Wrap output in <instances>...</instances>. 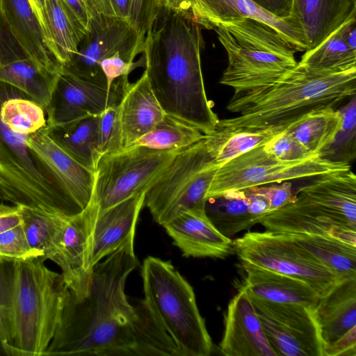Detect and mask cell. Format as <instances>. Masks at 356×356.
Instances as JSON below:
<instances>
[{
    "mask_svg": "<svg viewBox=\"0 0 356 356\" xmlns=\"http://www.w3.org/2000/svg\"><path fill=\"white\" fill-rule=\"evenodd\" d=\"M356 69L323 73L296 66L274 83L234 94L227 109L239 113L216 128L266 129L288 126L309 112L337 106L355 96Z\"/></svg>",
    "mask_w": 356,
    "mask_h": 356,
    "instance_id": "cell-5",
    "label": "cell"
},
{
    "mask_svg": "<svg viewBox=\"0 0 356 356\" xmlns=\"http://www.w3.org/2000/svg\"><path fill=\"white\" fill-rule=\"evenodd\" d=\"M219 344L227 356H277L270 346L261 321L246 291L241 287L230 300L224 318Z\"/></svg>",
    "mask_w": 356,
    "mask_h": 356,
    "instance_id": "cell-17",
    "label": "cell"
},
{
    "mask_svg": "<svg viewBox=\"0 0 356 356\" xmlns=\"http://www.w3.org/2000/svg\"><path fill=\"white\" fill-rule=\"evenodd\" d=\"M59 72L50 71L29 57L0 64V81L24 92L47 110Z\"/></svg>",
    "mask_w": 356,
    "mask_h": 356,
    "instance_id": "cell-32",
    "label": "cell"
},
{
    "mask_svg": "<svg viewBox=\"0 0 356 356\" xmlns=\"http://www.w3.org/2000/svg\"><path fill=\"white\" fill-rule=\"evenodd\" d=\"M270 14L282 19L290 17L293 0H250Z\"/></svg>",
    "mask_w": 356,
    "mask_h": 356,
    "instance_id": "cell-48",
    "label": "cell"
},
{
    "mask_svg": "<svg viewBox=\"0 0 356 356\" xmlns=\"http://www.w3.org/2000/svg\"><path fill=\"white\" fill-rule=\"evenodd\" d=\"M28 57L13 35L0 7V64Z\"/></svg>",
    "mask_w": 356,
    "mask_h": 356,
    "instance_id": "cell-45",
    "label": "cell"
},
{
    "mask_svg": "<svg viewBox=\"0 0 356 356\" xmlns=\"http://www.w3.org/2000/svg\"><path fill=\"white\" fill-rule=\"evenodd\" d=\"M204 138V134L194 126L165 114L148 133L130 147L143 146L160 150L180 151Z\"/></svg>",
    "mask_w": 356,
    "mask_h": 356,
    "instance_id": "cell-37",
    "label": "cell"
},
{
    "mask_svg": "<svg viewBox=\"0 0 356 356\" xmlns=\"http://www.w3.org/2000/svg\"><path fill=\"white\" fill-rule=\"evenodd\" d=\"M143 51V44L127 20L97 15L90 19L75 56L62 69L107 87L101 61L118 52L124 60L132 62Z\"/></svg>",
    "mask_w": 356,
    "mask_h": 356,
    "instance_id": "cell-13",
    "label": "cell"
},
{
    "mask_svg": "<svg viewBox=\"0 0 356 356\" xmlns=\"http://www.w3.org/2000/svg\"><path fill=\"white\" fill-rule=\"evenodd\" d=\"M297 195L327 216L356 230V176L350 170L314 177Z\"/></svg>",
    "mask_w": 356,
    "mask_h": 356,
    "instance_id": "cell-21",
    "label": "cell"
},
{
    "mask_svg": "<svg viewBox=\"0 0 356 356\" xmlns=\"http://www.w3.org/2000/svg\"><path fill=\"white\" fill-rule=\"evenodd\" d=\"M178 152L134 146L102 156L94 172L92 197L98 213L146 190Z\"/></svg>",
    "mask_w": 356,
    "mask_h": 356,
    "instance_id": "cell-11",
    "label": "cell"
},
{
    "mask_svg": "<svg viewBox=\"0 0 356 356\" xmlns=\"http://www.w3.org/2000/svg\"><path fill=\"white\" fill-rule=\"evenodd\" d=\"M0 256L26 259L42 256V254L30 246L21 223L0 234Z\"/></svg>",
    "mask_w": 356,
    "mask_h": 356,
    "instance_id": "cell-40",
    "label": "cell"
},
{
    "mask_svg": "<svg viewBox=\"0 0 356 356\" xmlns=\"http://www.w3.org/2000/svg\"><path fill=\"white\" fill-rule=\"evenodd\" d=\"M0 355H6L7 356L6 349L4 348V346L3 344L1 337H0Z\"/></svg>",
    "mask_w": 356,
    "mask_h": 356,
    "instance_id": "cell-53",
    "label": "cell"
},
{
    "mask_svg": "<svg viewBox=\"0 0 356 356\" xmlns=\"http://www.w3.org/2000/svg\"><path fill=\"white\" fill-rule=\"evenodd\" d=\"M141 275L144 302L178 348L181 356H208L211 338L193 287L169 261L149 256Z\"/></svg>",
    "mask_w": 356,
    "mask_h": 356,
    "instance_id": "cell-7",
    "label": "cell"
},
{
    "mask_svg": "<svg viewBox=\"0 0 356 356\" xmlns=\"http://www.w3.org/2000/svg\"><path fill=\"white\" fill-rule=\"evenodd\" d=\"M163 227L185 257L224 259L234 252L233 241L215 227L204 206L189 209Z\"/></svg>",
    "mask_w": 356,
    "mask_h": 356,
    "instance_id": "cell-18",
    "label": "cell"
},
{
    "mask_svg": "<svg viewBox=\"0 0 356 356\" xmlns=\"http://www.w3.org/2000/svg\"><path fill=\"white\" fill-rule=\"evenodd\" d=\"M45 260L0 256V337L7 356H43L60 321L70 290Z\"/></svg>",
    "mask_w": 356,
    "mask_h": 356,
    "instance_id": "cell-4",
    "label": "cell"
},
{
    "mask_svg": "<svg viewBox=\"0 0 356 356\" xmlns=\"http://www.w3.org/2000/svg\"><path fill=\"white\" fill-rule=\"evenodd\" d=\"M134 241L94 266L87 297L69 291L43 356H181L144 300L133 306L127 299L126 280L138 264Z\"/></svg>",
    "mask_w": 356,
    "mask_h": 356,
    "instance_id": "cell-1",
    "label": "cell"
},
{
    "mask_svg": "<svg viewBox=\"0 0 356 356\" xmlns=\"http://www.w3.org/2000/svg\"><path fill=\"white\" fill-rule=\"evenodd\" d=\"M145 66L144 56L136 62H130L122 58L118 52L104 58L100 63V67L106 77L108 90L114 81L119 77L128 76L136 68Z\"/></svg>",
    "mask_w": 356,
    "mask_h": 356,
    "instance_id": "cell-43",
    "label": "cell"
},
{
    "mask_svg": "<svg viewBox=\"0 0 356 356\" xmlns=\"http://www.w3.org/2000/svg\"><path fill=\"white\" fill-rule=\"evenodd\" d=\"M119 113L123 149L148 133L165 114L145 72L136 81L127 85Z\"/></svg>",
    "mask_w": 356,
    "mask_h": 356,
    "instance_id": "cell-25",
    "label": "cell"
},
{
    "mask_svg": "<svg viewBox=\"0 0 356 356\" xmlns=\"http://www.w3.org/2000/svg\"><path fill=\"white\" fill-rule=\"evenodd\" d=\"M191 15L198 24L208 29L236 18L257 19L276 29L296 51L307 49L301 29L292 18L280 19L250 0H195Z\"/></svg>",
    "mask_w": 356,
    "mask_h": 356,
    "instance_id": "cell-19",
    "label": "cell"
},
{
    "mask_svg": "<svg viewBox=\"0 0 356 356\" xmlns=\"http://www.w3.org/2000/svg\"><path fill=\"white\" fill-rule=\"evenodd\" d=\"M88 1L95 15L128 21L131 0H88Z\"/></svg>",
    "mask_w": 356,
    "mask_h": 356,
    "instance_id": "cell-46",
    "label": "cell"
},
{
    "mask_svg": "<svg viewBox=\"0 0 356 356\" xmlns=\"http://www.w3.org/2000/svg\"><path fill=\"white\" fill-rule=\"evenodd\" d=\"M212 29L228 56L220 83L232 88L234 94L270 86L298 63L294 47L276 29L259 20L236 18Z\"/></svg>",
    "mask_w": 356,
    "mask_h": 356,
    "instance_id": "cell-6",
    "label": "cell"
},
{
    "mask_svg": "<svg viewBox=\"0 0 356 356\" xmlns=\"http://www.w3.org/2000/svg\"><path fill=\"white\" fill-rule=\"evenodd\" d=\"M354 17L356 0H293L290 15L301 29L306 51L317 47Z\"/></svg>",
    "mask_w": 356,
    "mask_h": 356,
    "instance_id": "cell-23",
    "label": "cell"
},
{
    "mask_svg": "<svg viewBox=\"0 0 356 356\" xmlns=\"http://www.w3.org/2000/svg\"><path fill=\"white\" fill-rule=\"evenodd\" d=\"M194 2L195 0H158L161 10L184 15L191 14Z\"/></svg>",
    "mask_w": 356,
    "mask_h": 356,
    "instance_id": "cell-51",
    "label": "cell"
},
{
    "mask_svg": "<svg viewBox=\"0 0 356 356\" xmlns=\"http://www.w3.org/2000/svg\"><path fill=\"white\" fill-rule=\"evenodd\" d=\"M79 20L88 30L90 19L97 15L92 11L88 0H63Z\"/></svg>",
    "mask_w": 356,
    "mask_h": 356,
    "instance_id": "cell-50",
    "label": "cell"
},
{
    "mask_svg": "<svg viewBox=\"0 0 356 356\" xmlns=\"http://www.w3.org/2000/svg\"><path fill=\"white\" fill-rule=\"evenodd\" d=\"M161 11L158 0H131L130 15L127 22L137 32L143 44Z\"/></svg>",
    "mask_w": 356,
    "mask_h": 356,
    "instance_id": "cell-41",
    "label": "cell"
},
{
    "mask_svg": "<svg viewBox=\"0 0 356 356\" xmlns=\"http://www.w3.org/2000/svg\"><path fill=\"white\" fill-rule=\"evenodd\" d=\"M247 293L277 356H324L316 307L269 302Z\"/></svg>",
    "mask_w": 356,
    "mask_h": 356,
    "instance_id": "cell-12",
    "label": "cell"
},
{
    "mask_svg": "<svg viewBox=\"0 0 356 356\" xmlns=\"http://www.w3.org/2000/svg\"><path fill=\"white\" fill-rule=\"evenodd\" d=\"M28 1L37 16L46 38L45 0H28Z\"/></svg>",
    "mask_w": 356,
    "mask_h": 356,
    "instance_id": "cell-52",
    "label": "cell"
},
{
    "mask_svg": "<svg viewBox=\"0 0 356 356\" xmlns=\"http://www.w3.org/2000/svg\"><path fill=\"white\" fill-rule=\"evenodd\" d=\"M22 225L30 246L54 261L68 216L20 206Z\"/></svg>",
    "mask_w": 356,
    "mask_h": 356,
    "instance_id": "cell-35",
    "label": "cell"
},
{
    "mask_svg": "<svg viewBox=\"0 0 356 356\" xmlns=\"http://www.w3.org/2000/svg\"><path fill=\"white\" fill-rule=\"evenodd\" d=\"M233 245L241 261L302 280L320 298L346 280L283 234L248 232Z\"/></svg>",
    "mask_w": 356,
    "mask_h": 356,
    "instance_id": "cell-10",
    "label": "cell"
},
{
    "mask_svg": "<svg viewBox=\"0 0 356 356\" xmlns=\"http://www.w3.org/2000/svg\"><path fill=\"white\" fill-rule=\"evenodd\" d=\"M128 76L107 87L81 79L63 69L60 72L47 108L48 127L100 115L107 108L118 105L128 84Z\"/></svg>",
    "mask_w": 356,
    "mask_h": 356,
    "instance_id": "cell-14",
    "label": "cell"
},
{
    "mask_svg": "<svg viewBox=\"0 0 356 356\" xmlns=\"http://www.w3.org/2000/svg\"><path fill=\"white\" fill-rule=\"evenodd\" d=\"M219 167L204 139L180 150L147 186L144 206L162 226L189 209L204 206Z\"/></svg>",
    "mask_w": 356,
    "mask_h": 356,
    "instance_id": "cell-8",
    "label": "cell"
},
{
    "mask_svg": "<svg viewBox=\"0 0 356 356\" xmlns=\"http://www.w3.org/2000/svg\"><path fill=\"white\" fill-rule=\"evenodd\" d=\"M28 143L54 170L75 200L85 209L92 200L95 173L60 148L49 136L47 127L30 136Z\"/></svg>",
    "mask_w": 356,
    "mask_h": 356,
    "instance_id": "cell-26",
    "label": "cell"
},
{
    "mask_svg": "<svg viewBox=\"0 0 356 356\" xmlns=\"http://www.w3.org/2000/svg\"><path fill=\"white\" fill-rule=\"evenodd\" d=\"M289 126L266 129L216 128L211 134L204 135V141L214 162L221 166L257 146L264 145Z\"/></svg>",
    "mask_w": 356,
    "mask_h": 356,
    "instance_id": "cell-29",
    "label": "cell"
},
{
    "mask_svg": "<svg viewBox=\"0 0 356 356\" xmlns=\"http://www.w3.org/2000/svg\"><path fill=\"white\" fill-rule=\"evenodd\" d=\"M123 149L119 104L107 108L100 115L97 134L98 159Z\"/></svg>",
    "mask_w": 356,
    "mask_h": 356,
    "instance_id": "cell-39",
    "label": "cell"
},
{
    "mask_svg": "<svg viewBox=\"0 0 356 356\" xmlns=\"http://www.w3.org/2000/svg\"><path fill=\"white\" fill-rule=\"evenodd\" d=\"M240 266L244 272L241 287L257 298L316 307L320 297L305 281L245 261H241Z\"/></svg>",
    "mask_w": 356,
    "mask_h": 356,
    "instance_id": "cell-24",
    "label": "cell"
},
{
    "mask_svg": "<svg viewBox=\"0 0 356 356\" xmlns=\"http://www.w3.org/2000/svg\"><path fill=\"white\" fill-rule=\"evenodd\" d=\"M48 125L42 105L0 81V200L72 216L84 209L28 143L30 136Z\"/></svg>",
    "mask_w": 356,
    "mask_h": 356,
    "instance_id": "cell-2",
    "label": "cell"
},
{
    "mask_svg": "<svg viewBox=\"0 0 356 356\" xmlns=\"http://www.w3.org/2000/svg\"><path fill=\"white\" fill-rule=\"evenodd\" d=\"M204 211L215 227L228 238L258 224L257 218L249 211L243 190L207 197Z\"/></svg>",
    "mask_w": 356,
    "mask_h": 356,
    "instance_id": "cell-34",
    "label": "cell"
},
{
    "mask_svg": "<svg viewBox=\"0 0 356 356\" xmlns=\"http://www.w3.org/2000/svg\"><path fill=\"white\" fill-rule=\"evenodd\" d=\"M46 45L63 67L77 52L87 29L63 0H45Z\"/></svg>",
    "mask_w": 356,
    "mask_h": 356,
    "instance_id": "cell-28",
    "label": "cell"
},
{
    "mask_svg": "<svg viewBox=\"0 0 356 356\" xmlns=\"http://www.w3.org/2000/svg\"><path fill=\"white\" fill-rule=\"evenodd\" d=\"M3 18L28 57L43 67L59 72L62 66L49 52L43 29L28 0H0Z\"/></svg>",
    "mask_w": 356,
    "mask_h": 356,
    "instance_id": "cell-27",
    "label": "cell"
},
{
    "mask_svg": "<svg viewBox=\"0 0 356 356\" xmlns=\"http://www.w3.org/2000/svg\"><path fill=\"white\" fill-rule=\"evenodd\" d=\"M295 200L258 220L266 231L327 235L356 247V230L333 220L296 195Z\"/></svg>",
    "mask_w": 356,
    "mask_h": 356,
    "instance_id": "cell-20",
    "label": "cell"
},
{
    "mask_svg": "<svg viewBox=\"0 0 356 356\" xmlns=\"http://www.w3.org/2000/svg\"><path fill=\"white\" fill-rule=\"evenodd\" d=\"M202 37L191 14L161 10L143 43L145 72L165 114L204 135L218 122L207 99L201 67Z\"/></svg>",
    "mask_w": 356,
    "mask_h": 356,
    "instance_id": "cell-3",
    "label": "cell"
},
{
    "mask_svg": "<svg viewBox=\"0 0 356 356\" xmlns=\"http://www.w3.org/2000/svg\"><path fill=\"white\" fill-rule=\"evenodd\" d=\"M99 209L92 197L79 213L68 216L59 250L54 262L62 270L64 281L77 300L89 294L92 282V238Z\"/></svg>",
    "mask_w": 356,
    "mask_h": 356,
    "instance_id": "cell-15",
    "label": "cell"
},
{
    "mask_svg": "<svg viewBox=\"0 0 356 356\" xmlns=\"http://www.w3.org/2000/svg\"><path fill=\"white\" fill-rule=\"evenodd\" d=\"M350 169L348 163L332 161L321 154L299 161H280L259 145L220 166L207 198L228 191L316 177Z\"/></svg>",
    "mask_w": 356,
    "mask_h": 356,
    "instance_id": "cell-9",
    "label": "cell"
},
{
    "mask_svg": "<svg viewBox=\"0 0 356 356\" xmlns=\"http://www.w3.org/2000/svg\"><path fill=\"white\" fill-rule=\"evenodd\" d=\"M342 124L339 109L327 106L313 110L285 130L308 151L320 154L335 140Z\"/></svg>",
    "mask_w": 356,
    "mask_h": 356,
    "instance_id": "cell-31",
    "label": "cell"
},
{
    "mask_svg": "<svg viewBox=\"0 0 356 356\" xmlns=\"http://www.w3.org/2000/svg\"><path fill=\"white\" fill-rule=\"evenodd\" d=\"M246 197L250 213L259 220L269 213L270 204L267 197L254 187L243 190Z\"/></svg>",
    "mask_w": 356,
    "mask_h": 356,
    "instance_id": "cell-47",
    "label": "cell"
},
{
    "mask_svg": "<svg viewBox=\"0 0 356 356\" xmlns=\"http://www.w3.org/2000/svg\"><path fill=\"white\" fill-rule=\"evenodd\" d=\"M342 117L341 128L333 143L321 156L335 161L349 163L355 157L356 102L355 96L339 109Z\"/></svg>",
    "mask_w": 356,
    "mask_h": 356,
    "instance_id": "cell-38",
    "label": "cell"
},
{
    "mask_svg": "<svg viewBox=\"0 0 356 356\" xmlns=\"http://www.w3.org/2000/svg\"><path fill=\"white\" fill-rule=\"evenodd\" d=\"M143 190L98 213L92 238V265L134 238L139 213L144 206Z\"/></svg>",
    "mask_w": 356,
    "mask_h": 356,
    "instance_id": "cell-22",
    "label": "cell"
},
{
    "mask_svg": "<svg viewBox=\"0 0 356 356\" xmlns=\"http://www.w3.org/2000/svg\"><path fill=\"white\" fill-rule=\"evenodd\" d=\"M263 148L269 155L284 161H299L320 154L308 151L285 131L271 138Z\"/></svg>",
    "mask_w": 356,
    "mask_h": 356,
    "instance_id": "cell-42",
    "label": "cell"
},
{
    "mask_svg": "<svg viewBox=\"0 0 356 356\" xmlns=\"http://www.w3.org/2000/svg\"><path fill=\"white\" fill-rule=\"evenodd\" d=\"M21 223L20 206L0 203V234Z\"/></svg>",
    "mask_w": 356,
    "mask_h": 356,
    "instance_id": "cell-49",
    "label": "cell"
},
{
    "mask_svg": "<svg viewBox=\"0 0 356 356\" xmlns=\"http://www.w3.org/2000/svg\"><path fill=\"white\" fill-rule=\"evenodd\" d=\"M283 234L315 256L342 279L356 280V247L327 235Z\"/></svg>",
    "mask_w": 356,
    "mask_h": 356,
    "instance_id": "cell-33",
    "label": "cell"
},
{
    "mask_svg": "<svg viewBox=\"0 0 356 356\" xmlns=\"http://www.w3.org/2000/svg\"><path fill=\"white\" fill-rule=\"evenodd\" d=\"M99 115L88 116L56 127H47L53 141L79 163L92 171L99 161L97 134Z\"/></svg>",
    "mask_w": 356,
    "mask_h": 356,
    "instance_id": "cell-30",
    "label": "cell"
},
{
    "mask_svg": "<svg viewBox=\"0 0 356 356\" xmlns=\"http://www.w3.org/2000/svg\"><path fill=\"white\" fill-rule=\"evenodd\" d=\"M324 356H356V280H346L316 307Z\"/></svg>",
    "mask_w": 356,
    "mask_h": 356,
    "instance_id": "cell-16",
    "label": "cell"
},
{
    "mask_svg": "<svg viewBox=\"0 0 356 356\" xmlns=\"http://www.w3.org/2000/svg\"><path fill=\"white\" fill-rule=\"evenodd\" d=\"M253 187L268 200L270 204L269 213L293 202L296 197L292 190V185L289 181L272 183Z\"/></svg>",
    "mask_w": 356,
    "mask_h": 356,
    "instance_id": "cell-44",
    "label": "cell"
},
{
    "mask_svg": "<svg viewBox=\"0 0 356 356\" xmlns=\"http://www.w3.org/2000/svg\"><path fill=\"white\" fill-rule=\"evenodd\" d=\"M298 63L316 72H345L356 69V51L345 42L340 26L317 47L306 51Z\"/></svg>",
    "mask_w": 356,
    "mask_h": 356,
    "instance_id": "cell-36",
    "label": "cell"
}]
</instances>
